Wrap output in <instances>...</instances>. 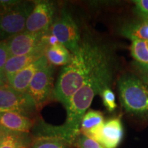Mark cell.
Instances as JSON below:
<instances>
[{
	"instance_id": "cell-1",
	"label": "cell",
	"mask_w": 148,
	"mask_h": 148,
	"mask_svg": "<svg viewBox=\"0 0 148 148\" xmlns=\"http://www.w3.org/2000/svg\"><path fill=\"white\" fill-rule=\"evenodd\" d=\"M114 62L110 56L92 72L82 86L75 92L66 108L65 123L60 126L46 125V136L62 138L73 143L79 134L81 122L94 97L107 88H110L114 77Z\"/></svg>"
},
{
	"instance_id": "cell-2",
	"label": "cell",
	"mask_w": 148,
	"mask_h": 148,
	"mask_svg": "<svg viewBox=\"0 0 148 148\" xmlns=\"http://www.w3.org/2000/svg\"><path fill=\"white\" fill-rule=\"evenodd\" d=\"M109 56L110 51L104 45L84 36L78 50L72 53L70 62L60 71L53 87V97L66 108L72 96Z\"/></svg>"
},
{
	"instance_id": "cell-3",
	"label": "cell",
	"mask_w": 148,
	"mask_h": 148,
	"mask_svg": "<svg viewBox=\"0 0 148 148\" xmlns=\"http://www.w3.org/2000/svg\"><path fill=\"white\" fill-rule=\"evenodd\" d=\"M122 106L130 113L143 115L148 112V88L133 74H123L118 79Z\"/></svg>"
},
{
	"instance_id": "cell-4",
	"label": "cell",
	"mask_w": 148,
	"mask_h": 148,
	"mask_svg": "<svg viewBox=\"0 0 148 148\" xmlns=\"http://www.w3.org/2000/svg\"><path fill=\"white\" fill-rule=\"evenodd\" d=\"M34 6V3L17 1L0 10V41L25 31L27 18Z\"/></svg>"
},
{
	"instance_id": "cell-5",
	"label": "cell",
	"mask_w": 148,
	"mask_h": 148,
	"mask_svg": "<svg viewBox=\"0 0 148 148\" xmlns=\"http://www.w3.org/2000/svg\"><path fill=\"white\" fill-rule=\"evenodd\" d=\"M49 34L56 37L58 42L65 46L71 53L78 50L82 40L80 32L71 12L66 9L62 8L60 14L56 16Z\"/></svg>"
},
{
	"instance_id": "cell-6",
	"label": "cell",
	"mask_w": 148,
	"mask_h": 148,
	"mask_svg": "<svg viewBox=\"0 0 148 148\" xmlns=\"http://www.w3.org/2000/svg\"><path fill=\"white\" fill-rule=\"evenodd\" d=\"M54 66L49 62L38 70L29 84L27 93L34 101L36 110H40L53 95Z\"/></svg>"
},
{
	"instance_id": "cell-7",
	"label": "cell",
	"mask_w": 148,
	"mask_h": 148,
	"mask_svg": "<svg viewBox=\"0 0 148 148\" xmlns=\"http://www.w3.org/2000/svg\"><path fill=\"white\" fill-rule=\"evenodd\" d=\"M34 110L36 106L27 92L16 91L8 84L0 86V113L16 112L27 116Z\"/></svg>"
},
{
	"instance_id": "cell-8",
	"label": "cell",
	"mask_w": 148,
	"mask_h": 148,
	"mask_svg": "<svg viewBox=\"0 0 148 148\" xmlns=\"http://www.w3.org/2000/svg\"><path fill=\"white\" fill-rule=\"evenodd\" d=\"M49 34L24 32L5 40L11 56L26 55L42 47L49 46Z\"/></svg>"
},
{
	"instance_id": "cell-9",
	"label": "cell",
	"mask_w": 148,
	"mask_h": 148,
	"mask_svg": "<svg viewBox=\"0 0 148 148\" xmlns=\"http://www.w3.org/2000/svg\"><path fill=\"white\" fill-rule=\"evenodd\" d=\"M54 3L48 1H38L26 22L25 31L31 33L49 34V30L55 20Z\"/></svg>"
},
{
	"instance_id": "cell-10",
	"label": "cell",
	"mask_w": 148,
	"mask_h": 148,
	"mask_svg": "<svg viewBox=\"0 0 148 148\" xmlns=\"http://www.w3.org/2000/svg\"><path fill=\"white\" fill-rule=\"evenodd\" d=\"M48 60L44 55L41 58L27 66L8 79V84L16 91L21 93H27L29 84L36 72L40 68L48 63Z\"/></svg>"
},
{
	"instance_id": "cell-11",
	"label": "cell",
	"mask_w": 148,
	"mask_h": 148,
	"mask_svg": "<svg viewBox=\"0 0 148 148\" xmlns=\"http://www.w3.org/2000/svg\"><path fill=\"white\" fill-rule=\"evenodd\" d=\"M123 136V128L120 118H114L105 122L96 138L103 148H116Z\"/></svg>"
},
{
	"instance_id": "cell-12",
	"label": "cell",
	"mask_w": 148,
	"mask_h": 148,
	"mask_svg": "<svg viewBox=\"0 0 148 148\" xmlns=\"http://www.w3.org/2000/svg\"><path fill=\"white\" fill-rule=\"evenodd\" d=\"M47 48V47L40 48L34 52L26 55L11 56L7 61L3 68V74L6 84L8 83V79L15 75L17 72L21 71V69H24L33 62H36L42 56H43Z\"/></svg>"
},
{
	"instance_id": "cell-13",
	"label": "cell",
	"mask_w": 148,
	"mask_h": 148,
	"mask_svg": "<svg viewBox=\"0 0 148 148\" xmlns=\"http://www.w3.org/2000/svg\"><path fill=\"white\" fill-rule=\"evenodd\" d=\"M34 121L25 114L16 112L0 113V125L7 131L19 133L28 132Z\"/></svg>"
},
{
	"instance_id": "cell-14",
	"label": "cell",
	"mask_w": 148,
	"mask_h": 148,
	"mask_svg": "<svg viewBox=\"0 0 148 148\" xmlns=\"http://www.w3.org/2000/svg\"><path fill=\"white\" fill-rule=\"evenodd\" d=\"M104 123L101 112L94 110H88L82 119L79 134L96 140Z\"/></svg>"
},
{
	"instance_id": "cell-15",
	"label": "cell",
	"mask_w": 148,
	"mask_h": 148,
	"mask_svg": "<svg viewBox=\"0 0 148 148\" xmlns=\"http://www.w3.org/2000/svg\"><path fill=\"white\" fill-rule=\"evenodd\" d=\"M45 56L49 63L53 66L67 65L72 58V53L69 49L60 42L48 46Z\"/></svg>"
},
{
	"instance_id": "cell-16",
	"label": "cell",
	"mask_w": 148,
	"mask_h": 148,
	"mask_svg": "<svg viewBox=\"0 0 148 148\" xmlns=\"http://www.w3.org/2000/svg\"><path fill=\"white\" fill-rule=\"evenodd\" d=\"M122 34L131 40L135 38L148 40V21L127 25L122 29Z\"/></svg>"
},
{
	"instance_id": "cell-17",
	"label": "cell",
	"mask_w": 148,
	"mask_h": 148,
	"mask_svg": "<svg viewBox=\"0 0 148 148\" xmlns=\"http://www.w3.org/2000/svg\"><path fill=\"white\" fill-rule=\"evenodd\" d=\"M23 133L6 131L0 137V148H24Z\"/></svg>"
},
{
	"instance_id": "cell-18",
	"label": "cell",
	"mask_w": 148,
	"mask_h": 148,
	"mask_svg": "<svg viewBox=\"0 0 148 148\" xmlns=\"http://www.w3.org/2000/svg\"><path fill=\"white\" fill-rule=\"evenodd\" d=\"M69 143L60 138L42 136L33 142L32 148H69Z\"/></svg>"
},
{
	"instance_id": "cell-19",
	"label": "cell",
	"mask_w": 148,
	"mask_h": 148,
	"mask_svg": "<svg viewBox=\"0 0 148 148\" xmlns=\"http://www.w3.org/2000/svg\"><path fill=\"white\" fill-rule=\"evenodd\" d=\"M131 54L138 63L148 64V49L145 40H132L131 45Z\"/></svg>"
},
{
	"instance_id": "cell-20",
	"label": "cell",
	"mask_w": 148,
	"mask_h": 148,
	"mask_svg": "<svg viewBox=\"0 0 148 148\" xmlns=\"http://www.w3.org/2000/svg\"><path fill=\"white\" fill-rule=\"evenodd\" d=\"M102 98L103 103L109 112H112L117 107L115 101V95L110 88H107L100 94Z\"/></svg>"
},
{
	"instance_id": "cell-21",
	"label": "cell",
	"mask_w": 148,
	"mask_h": 148,
	"mask_svg": "<svg viewBox=\"0 0 148 148\" xmlns=\"http://www.w3.org/2000/svg\"><path fill=\"white\" fill-rule=\"evenodd\" d=\"M10 58V54L9 52L8 45L5 40L0 41V77L5 82V80L3 77V68L6 64L7 61ZM6 83V82H5Z\"/></svg>"
},
{
	"instance_id": "cell-22",
	"label": "cell",
	"mask_w": 148,
	"mask_h": 148,
	"mask_svg": "<svg viewBox=\"0 0 148 148\" xmlns=\"http://www.w3.org/2000/svg\"><path fill=\"white\" fill-rule=\"evenodd\" d=\"M75 142L79 148H101L102 147L97 141L82 134L78 135Z\"/></svg>"
},
{
	"instance_id": "cell-23",
	"label": "cell",
	"mask_w": 148,
	"mask_h": 148,
	"mask_svg": "<svg viewBox=\"0 0 148 148\" xmlns=\"http://www.w3.org/2000/svg\"><path fill=\"white\" fill-rule=\"evenodd\" d=\"M136 8L144 18L148 17V0H136L134 1Z\"/></svg>"
},
{
	"instance_id": "cell-24",
	"label": "cell",
	"mask_w": 148,
	"mask_h": 148,
	"mask_svg": "<svg viewBox=\"0 0 148 148\" xmlns=\"http://www.w3.org/2000/svg\"><path fill=\"white\" fill-rule=\"evenodd\" d=\"M137 65L140 74V77L145 84H148V64H142L137 62Z\"/></svg>"
},
{
	"instance_id": "cell-25",
	"label": "cell",
	"mask_w": 148,
	"mask_h": 148,
	"mask_svg": "<svg viewBox=\"0 0 148 148\" xmlns=\"http://www.w3.org/2000/svg\"><path fill=\"white\" fill-rule=\"evenodd\" d=\"M7 130H4L3 128L1 126V125H0V137H1V136H2V135L4 134V133L6 132Z\"/></svg>"
},
{
	"instance_id": "cell-26",
	"label": "cell",
	"mask_w": 148,
	"mask_h": 148,
	"mask_svg": "<svg viewBox=\"0 0 148 148\" xmlns=\"http://www.w3.org/2000/svg\"><path fill=\"white\" fill-rule=\"evenodd\" d=\"M4 84H7L3 80L1 77H0V86H3V85H4Z\"/></svg>"
},
{
	"instance_id": "cell-27",
	"label": "cell",
	"mask_w": 148,
	"mask_h": 148,
	"mask_svg": "<svg viewBox=\"0 0 148 148\" xmlns=\"http://www.w3.org/2000/svg\"><path fill=\"white\" fill-rule=\"evenodd\" d=\"M145 41H146V45H147V47L148 49V40H145Z\"/></svg>"
},
{
	"instance_id": "cell-28",
	"label": "cell",
	"mask_w": 148,
	"mask_h": 148,
	"mask_svg": "<svg viewBox=\"0 0 148 148\" xmlns=\"http://www.w3.org/2000/svg\"><path fill=\"white\" fill-rule=\"evenodd\" d=\"M144 20H147V21H148V17L147 18H144Z\"/></svg>"
},
{
	"instance_id": "cell-29",
	"label": "cell",
	"mask_w": 148,
	"mask_h": 148,
	"mask_svg": "<svg viewBox=\"0 0 148 148\" xmlns=\"http://www.w3.org/2000/svg\"><path fill=\"white\" fill-rule=\"evenodd\" d=\"M24 148H27V147H24Z\"/></svg>"
},
{
	"instance_id": "cell-30",
	"label": "cell",
	"mask_w": 148,
	"mask_h": 148,
	"mask_svg": "<svg viewBox=\"0 0 148 148\" xmlns=\"http://www.w3.org/2000/svg\"><path fill=\"white\" fill-rule=\"evenodd\" d=\"M101 148H103V147H101Z\"/></svg>"
}]
</instances>
